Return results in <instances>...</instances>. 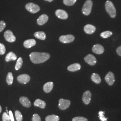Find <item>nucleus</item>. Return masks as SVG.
Instances as JSON below:
<instances>
[{
	"label": "nucleus",
	"mask_w": 121,
	"mask_h": 121,
	"mask_svg": "<svg viewBox=\"0 0 121 121\" xmlns=\"http://www.w3.org/2000/svg\"><path fill=\"white\" fill-rule=\"evenodd\" d=\"M50 54L47 52H32L30 54V60L35 64H40L48 60Z\"/></svg>",
	"instance_id": "obj_1"
},
{
	"label": "nucleus",
	"mask_w": 121,
	"mask_h": 121,
	"mask_svg": "<svg viewBox=\"0 0 121 121\" xmlns=\"http://www.w3.org/2000/svg\"><path fill=\"white\" fill-rule=\"evenodd\" d=\"M105 9L109 16L112 18H114L116 16V9L112 2L109 0L106 1L105 5Z\"/></svg>",
	"instance_id": "obj_2"
},
{
	"label": "nucleus",
	"mask_w": 121,
	"mask_h": 121,
	"mask_svg": "<svg viewBox=\"0 0 121 121\" xmlns=\"http://www.w3.org/2000/svg\"><path fill=\"white\" fill-rule=\"evenodd\" d=\"M92 5L93 3L91 0H87L82 7V11L83 14L86 16L89 15L91 13Z\"/></svg>",
	"instance_id": "obj_3"
},
{
	"label": "nucleus",
	"mask_w": 121,
	"mask_h": 121,
	"mask_svg": "<svg viewBox=\"0 0 121 121\" xmlns=\"http://www.w3.org/2000/svg\"><path fill=\"white\" fill-rule=\"evenodd\" d=\"M26 9L29 12L32 13H37L40 10L39 6L33 3H29L26 4Z\"/></svg>",
	"instance_id": "obj_4"
},
{
	"label": "nucleus",
	"mask_w": 121,
	"mask_h": 121,
	"mask_svg": "<svg viewBox=\"0 0 121 121\" xmlns=\"http://www.w3.org/2000/svg\"><path fill=\"white\" fill-rule=\"evenodd\" d=\"M70 105V101L68 99H60L59 100L58 107L61 110H64L69 107Z\"/></svg>",
	"instance_id": "obj_5"
},
{
	"label": "nucleus",
	"mask_w": 121,
	"mask_h": 121,
	"mask_svg": "<svg viewBox=\"0 0 121 121\" xmlns=\"http://www.w3.org/2000/svg\"><path fill=\"white\" fill-rule=\"evenodd\" d=\"M4 37L5 40L10 43L14 42L16 40V37L13 34L11 30H7L4 32Z\"/></svg>",
	"instance_id": "obj_6"
},
{
	"label": "nucleus",
	"mask_w": 121,
	"mask_h": 121,
	"mask_svg": "<svg viewBox=\"0 0 121 121\" xmlns=\"http://www.w3.org/2000/svg\"><path fill=\"white\" fill-rule=\"evenodd\" d=\"M74 38V36L72 35H61L59 37V40L63 43H69L73 41Z\"/></svg>",
	"instance_id": "obj_7"
},
{
	"label": "nucleus",
	"mask_w": 121,
	"mask_h": 121,
	"mask_svg": "<svg viewBox=\"0 0 121 121\" xmlns=\"http://www.w3.org/2000/svg\"><path fill=\"white\" fill-rule=\"evenodd\" d=\"M105 80L109 86H112L115 82L114 73L112 72H109L105 77Z\"/></svg>",
	"instance_id": "obj_8"
},
{
	"label": "nucleus",
	"mask_w": 121,
	"mask_h": 121,
	"mask_svg": "<svg viewBox=\"0 0 121 121\" xmlns=\"http://www.w3.org/2000/svg\"><path fill=\"white\" fill-rule=\"evenodd\" d=\"M17 80L18 82L22 84H26L30 80V77L27 74H22L18 76Z\"/></svg>",
	"instance_id": "obj_9"
},
{
	"label": "nucleus",
	"mask_w": 121,
	"mask_h": 121,
	"mask_svg": "<svg viewBox=\"0 0 121 121\" xmlns=\"http://www.w3.org/2000/svg\"><path fill=\"white\" fill-rule=\"evenodd\" d=\"M85 62L91 65H94L96 63V59L92 54H88L84 58Z\"/></svg>",
	"instance_id": "obj_10"
},
{
	"label": "nucleus",
	"mask_w": 121,
	"mask_h": 121,
	"mask_svg": "<svg viewBox=\"0 0 121 121\" xmlns=\"http://www.w3.org/2000/svg\"><path fill=\"white\" fill-rule=\"evenodd\" d=\"M91 94L89 91H86L84 92L82 95V100L83 102L85 104H88L91 101Z\"/></svg>",
	"instance_id": "obj_11"
},
{
	"label": "nucleus",
	"mask_w": 121,
	"mask_h": 121,
	"mask_svg": "<svg viewBox=\"0 0 121 121\" xmlns=\"http://www.w3.org/2000/svg\"><path fill=\"white\" fill-rule=\"evenodd\" d=\"M92 50L95 54H101L104 52V48L101 44H96L93 46Z\"/></svg>",
	"instance_id": "obj_12"
},
{
	"label": "nucleus",
	"mask_w": 121,
	"mask_h": 121,
	"mask_svg": "<svg viewBox=\"0 0 121 121\" xmlns=\"http://www.w3.org/2000/svg\"><path fill=\"white\" fill-rule=\"evenodd\" d=\"M56 15L57 17L61 19H66L68 17V15L66 11L62 9H57L55 12Z\"/></svg>",
	"instance_id": "obj_13"
},
{
	"label": "nucleus",
	"mask_w": 121,
	"mask_h": 121,
	"mask_svg": "<svg viewBox=\"0 0 121 121\" xmlns=\"http://www.w3.org/2000/svg\"><path fill=\"white\" fill-rule=\"evenodd\" d=\"M96 28L91 24H87L84 27V30L87 34H92L95 32Z\"/></svg>",
	"instance_id": "obj_14"
},
{
	"label": "nucleus",
	"mask_w": 121,
	"mask_h": 121,
	"mask_svg": "<svg viewBox=\"0 0 121 121\" xmlns=\"http://www.w3.org/2000/svg\"><path fill=\"white\" fill-rule=\"evenodd\" d=\"M19 101L23 106L26 108H29L31 106V103L29 99L25 96L21 97L19 99Z\"/></svg>",
	"instance_id": "obj_15"
},
{
	"label": "nucleus",
	"mask_w": 121,
	"mask_h": 121,
	"mask_svg": "<svg viewBox=\"0 0 121 121\" xmlns=\"http://www.w3.org/2000/svg\"><path fill=\"white\" fill-rule=\"evenodd\" d=\"M48 20V17L46 14H42L39 17L37 20V22L39 25H43L46 23Z\"/></svg>",
	"instance_id": "obj_16"
},
{
	"label": "nucleus",
	"mask_w": 121,
	"mask_h": 121,
	"mask_svg": "<svg viewBox=\"0 0 121 121\" xmlns=\"http://www.w3.org/2000/svg\"><path fill=\"white\" fill-rule=\"evenodd\" d=\"M36 44V41L34 39H29L25 40L23 43V45L26 48H29Z\"/></svg>",
	"instance_id": "obj_17"
},
{
	"label": "nucleus",
	"mask_w": 121,
	"mask_h": 121,
	"mask_svg": "<svg viewBox=\"0 0 121 121\" xmlns=\"http://www.w3.org/2000/svg\"><path fill=\"white\" fill-rule=\"evenodd\" d=\"M81 69V65L79 63H74L69 65L67 69L71 72H75Z\"/></svg>",
	"instance_id": "obj_18"
},
{
	"label": "nucleus",
	"mask_w": 121,
	"mask_h": 121,
	"mask_svg": "<svg viewBox=\"0 0 121 121\" xmlns=\"http://www.w3.org/2000/svg\"><path fill=\"white\" fill-rule=\"evenodd\" d=\"M53 86V83L52 82H48L46 83L43 87V91L46 93H49L52 91Z\"/></svg>",
	"instance_id": "obj_19"
},
{
	"label": "nucleus",
	"mask_w": 121,
	"mask_h": 121,
	"mask_svg": "<svg viewBox=\"0 0 121 121\" xmlns=\"http://www.w3.org/2000/svg\"><path fill=\"white\" fill-rule=\"evenodd\" d=\"M17 59V56L16 54L13 52H9L5 56V60L6 62H9L11 60H15Z\"/></svg>",
	"instance_id": "obj_20"
},
{
	"label": "nucleus",
	"mask_w": 121,
	"mask_h": 121,
	"mask_svg": "<svg viewBox=\"0 0 121 121\" xmlns=\"http://www.w3.org/2000/svg\"><path fill=\"white\" fill-rule=\"evenodd\" d=\"M34 105L36 107H39L40 108H44L46 106V103L43 100L38 99L35 100Z\"/></svg>",
	"instance_id": "obj_21"
},
{
	"label": "nucleus",
	"mask_w": 121,
	"mask_h": 121,
	"mask_svg": "<svg viewBox=\"0 0 121 121\" xmlns=\"http://www.w3.org/2000/svg\"><path fill=\"white\" fill-rule=\"evenodd\" d=\"M91 79L93 82L96 84H99L101 81V78L100 77L99 75L97 73H92V74L91 76Z\"/></svg>",
	"instance_id": "obj_22"
},
{
	"label": "nucleus",
	"mask_w": 121,
	"mask_h": 121,
	"mask_svg": "<svg viewBox=\"0 0 121 121\" xmlns=\"http://www.w3.org/2000/svg\"><path fill=\"white\" fill-rule=\"evenodd\" d=\"M35 38L41 40H44L46 39V34L43 31H37L34 33Z\"/></svg>",
	"instance_id": "obj_23"
},
{
	"label": "nucleus",
	"mask_w": 121,
	"mask_h": 121,
	"mask_svg": "<svg viewBox=\"0 0 121 121\" xmlns=\"http://www.w3.org/2000/svg\"><path fill=\"white\" fill-rule=\"evenodd\" d=\"M59 117L54 114L48 115L45 118L46 121H59Z\"/></svg>",
	"instance_id": "obj_24"
},
{
	"label": "nucleus",
	"mask_w": 121,
	"mask_h": 121,
	"mask_svg": "<svg viewBox=\"0 0 121 121\" xmlns=\"http://www.w3.org/2000/svg\"><path fill=\"white\" fill-rule=\"evenodd\" d=\"M13 80V74L11 72H9L6 76V82L9 85L12 84Z\"/></svg>",
	"instance_id": "obj_25"
},
{
	"label": "nucleus",
	"mask_w": 121,
	"mask_h": 121,
	"mask_svg": "<svg viewBox=\"0 0 121 121\" xmlns=\"http://www.w3.org/2000/svg\"><path fill=\"white\" fill-rule=\"evenodd\" d=\"M22 63H23V60L22 59V57H19L17 59L16 64L15 65V69L16 70H17L20 69L22 67Z\"/></svg>",
	"instance_id": "obj_26"
},
{
	"label": "nucleus",
	"mask_w": 121,
	"mask_h": 121,
	"mask_svg": "<svg viewBox=\"0 0 121 121\" xmlns=\"http://www.w3.org/2000/svg\"><path fill=\"white\" fill-rule=\"evenodd\" d=\"M112 32L110 31L107 30L104 31L100 34V36L103 38H108L112 35Z\"/></svg>",
	"instance_id": "obj_27"
},
{
	"label": "nucleus",
	"mask_w": 121,
	"mask_h": 121,
	"mask_svg": "<svg viewBox=\"0 0 121 121\" xmlns=\"http://www.w3.org/2000/svg\"><path fill=\"white\" fill-rule=\"evenodd\" d=\"M15 116L17 121H22V115L21 112L18 110H16L15 111Z\"/></svg>",
	"instance_id": "obj_28"
},
{
	"label": "nucleus",
	"mask_w": 121,
	"mask_h": 121,
	"mask_svg": "<svg viewBox=\"0 0 121 121\" xmlns=\"http://www.w3.org/2000/svg\"><path fill=\"white\" fill-rule=\"evenodd\" d=\"M77 0H63V3L66 5L72 6L75 3Z\"/></svg>",
	"instance_id": "obj_29"
},
{
	"label": "nucleus",
	"mask_w": 121,
	"mask_h": 121,
	"mask_svg": "<svg viewBox=\"0 0 121 121\" xmlns=\"http://www.w3.org/2000/svg\"><path fill=\"white\" fill-rule=\"evenodd\" d=\"M104 111H100L99 112V119L101 121H107V118L105 117L104 116Z\"/></svg>",
	"instance_id": "obj_30"
},
{
	"label": "nucleus",
	"mask_w": 121,
	"mask_h": 121,
	"mask_svg": "<svg viewBox=\"0 0 121 121\" xmlns=\"http://www.w3.org/2000/svg\"><path fill=\"white\" fill-rule=\"evenodd\" d=\"M2 121H10L9 115L8 113L4 112L2 115Z\"/></svg>",
	"instance_id": "obj_31"
},
{
	"label": "nucleus",
	"mask_w": 121,
	"mask_h": 121,
	"mask_svg": "<svg viewBox=\"0 0 121 121\" xmlns=\"http://www.w3.org/2000/svg\"><path fill=\"white\" fill-rule=\"evenodd\" d=\"M72 121H88V119L83 117H73Z\"/></svg>",
	"instance_id": "obj_32"
},
{
	"label": "nucleus",
	"mask_w": 121,
	"mask_h": 121,
	"mask_svg": "<svg viewBox=\"0 0 121 121\" xmlns=\"http://www.w3.org/2000/svg\"><path fill=\"white\" fill-rule=\"evenodd\" d=\"M6 51L5 47L3 43H0V54L3 55L4 54Z\"/></svg>",
	"instance_id": "obj_33"
},
{
	"label": "nucleus",
	"mask_w": 121,
	"mask_h": 121,
	"mask_svg": "<svg viewBox=\"0 0 121 121\" xmlns=\"http://www.w3.org/2000/svg\"><path fill=\"white\" fill-rule=\"evenodd\" d=\"M32 121H41L40 117L38 114H34L32 117Z\"/></svg>",
	"instance_id": "obj_34"
},
{
	"label": "nucleus",
	"mask_w": 121,
	"mask_h": 121,
	"mask_svg": "<svg viewBox=\"0 0 121 121\" xmlns=\"http://www.w3.org/2000/svg\"><path fill=\"white\" fill-rule=\"evenodd\" d=\"M6 26V23L4 21H0V32L2 31Z\"/></svg>",
	"instance_id": "obj_35"
},
{
	"label": "nucleus",
	"mask_w": 121,
	"mask_h": 121,
	"mask_svg": "<svg viewBox=\"0 0 121 121\" xmlns=\"http://www.w3.org/2000/svg\"><path fill=\"white\" fill-rule=\"evenodd\" d=\"M9 117H10V121H14V117H13V112L11 111H9Z\"/></svg>",
	"instance_id": "obj_36"
},
{
	"label": "nucleus",
	"mask_w": 121,
	"mask_h": 121,
	"mask_svg": "<svg viewBox=\"0 0 121 121\" xmlns=\"http://www.w3.org/2000/svg\"><path fill=\"white\" fill-rule=\"evenodd\" d=\"M116 52L117 54L119 56H121V46H119L118 48H117L116 49Z\"/></svg>",
	"instance_id": "obj_37"
},
{
	"label": "nucleus",
	"mask_w": 121,
	"mask_h": 121,
	"mask_svg": "<svg viewBox=\"0 0 121 121\" xmlns=\"http://www.w3.org/2000/svg\"><path fill=\"white\" fill-rule=\"evenodd\" d=\"M1 111H2V108H1V106L0 105V113L1 112Z\"/></svg>",
	"instance_id": "obj_38"
},
{
	"label": "nucleus",
	"mask_w": 121,
	"mask_h": 121,
	"mask_svg": "<svg viewBox=\"0 0 121 121\" xmlns=\"http://www.w3.org/2000/svg\"><path fill=\"white\" fill-rule=\"evenodd\" d=\"M44 0L47 1H48V2H52L53 0Z\"/></svg>",
	"instance_id": "obj_39"
}]
</instances>
